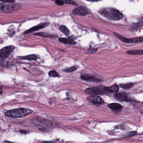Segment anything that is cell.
Instances as JSON below:
<instances>
[{
    "label": "cell",
    "mask_w": 143,
    "mask_h": 143,
    "mask_svg": "<svg viewBox=\"0 0 143 143\" xmlns=\"http://www.w3.org/2000/svg\"><path fill=\"white\" fill-rule=\"evenodd\" d=\"M34 35L37 36H40L44 37H48V38H51L53 37V35H50L47 33L45 32H38V33H35Z\"/></svg>",
    "instance_id": "ffe728a7"
},
{
    "label": "cell",
    "mask_w": 143,
    "mask_h": 143,
    "mask_svg": "<svg viewBox=\"0 0 143 143\" xmlns=\"http://www.w3.org/2000/svg\"><path fill=\"white\" fill-rule=\"evenodd\" d=\"M114 35L121 41L126 43H137L143 42V37H138L134 38H127L116 32H113Z\"/></svg>",
    "instance_id": "277c9868"
},
{
    "label": "cell",
    "mask_w": 143,
    "mask_h": 143,
    "mask_svg": "<svg viewBox=\"0 0 143 143\" xmlns=\"http://www.w3.org/2000/svg\"><path fill=\"white\" fill-rule=\"evenodd\" d=\"M126 53L129 55H143V50H137L129 51H127Z\"/></svg>",
    "instance_id": "2e32d148"
},
{
    "label": "cell",
    "mask_w": 143,
    "mask_h": 143,
    "mask_svg": "<svg viewBox=\"0 0 143 143\" xmlns=\"http://www.w3.org/2000/svg\"><path fill=\"white\" fill-rule=\"evenodd\" d=\"M19 57L21 60H27L29 61H36L37 59V56L34 54L27 55L25 56Z\"/></svg>",
    "instance_id": "9a60e30c"
},
{
    "label": "cell",
    "mask_w": 143,
    "mask_h": 143,
    "mask_svg": "<svg viewBox=\"0 0 143 143\" xmlns=\"http://www.w3.org/2000/svg\"><path fill=\"white\" fill-rule=\"evenodd\" d=\"M90 13V11H89V9L84 6L76 7L73 10L72 12V14L74 15L80 16L86 15L87 14H89Z\"/></svg>",
    "instance_id": "52a82bcc"
},
{
    "label": "cell",
    "mask_w": 143,
    "mask_h": 143,
    "mask_svg": "<svg viewBox=\"0 0 143 143\" xmlns=\"http://www.w3.org/2000/svg\"><path fill=\"white\" fill-rule=\"evenodd\" d=\"M15 47L13 45H9L2 48L0 51V57L1 61L6 58L15 49Z\"/></svg>",
    "instance_id": "8992f818"
},
{
    "label": "cell",
    "mask_w": 143,
    "mask_h": 143,
    "mask_svg": "<svg viewBox=\"0 0 143 143\" xmlns=\"http://www.w3.org/2000/svg\"><path fill=\"white\" fill-rule=\"evenodd\" d=\"M100 14L109 20L117 21L123 18V15L120 11L112 8H103L99 11Z\"/></svg>",
    "instance_id": "6da1fadb"
},
{
    "label": "cell",
    "mask_w": 143,
    "mask_h": 143,
    "mask_svg": "<svg viewBox=\"0 0 143 143\" xmlns=\"http://www.w3.org/2000/svg\"><path fill=\"white\" fill-rule=\"evenodd\" d=\"M48 75L51 77H59L60 75L56 71L54 70H51L48 73Z\"/></svg>",
    "instance_id": "ac0fdd59"
},
{
    "label": "cell",
    "mask_w": 143,
    "mask_h": 143,
    "mask_svg": "<svg viewBox=\"0 0 143 143\" xmlns=\"http://www.w3.org/2000/svg\"><path fill=\"white\" fill-rule=\"evenodd\" d=\"M108 107L115 110H120L122 109V106L118 103H113L108 104Z\"/></svg>",
    "instance_id": "5bb4252c"
},
{
    "label": "cell",
    "mask_w": 143,
    "mask_h": 143,
    "mask_svg": "<svg viewBox=\"0 0 143 143\" xmlns=\"http://www.w3.org/2000/svg\"><path fill=\"white\" fill-rule=\"evenodd\" d=\"M33 112L31 109L25 108H19L12 109L6 112V116L11 118H20L30 114Z\"/></svg>",
    "instance_id": "7a4b0ae2"
},
{
    "label": "cell",
    "mask_w": 143,
    "mask_h": 143,
    "mask_svg": "<svg viewBox=\"0 0 143 143\" xmlns=\"http://www.w3.org/2000/svg\"><path fill=\"white\" fill-rule=\"evenodd\" d=\"M1 1L4 3H13L15 2V0H1Z\"/></svg>",
    "instance_id": "d4e9b609"
},
{
    "label": "cell",
    "mask_w": 143,
    "mask_h": 143,
    "mask_svg": "<svg viewBox=\"0 0 143 143\" xmlns=\"http://www.w3.org/2000/svg\"><path fill=\"white\" fill-rule=\"evenodd\" d=\"M20 5L16 4H6L1 3L0 5V10L1 12L4 13H12L17 11L20 8Z\"/></svg>",
    "instance_id": "3957f363"
},
{
    "label": "cell",
    "mask_w": 143,
    "mask_h": 143,
    "mask_svg": "<svg viewBox=\"0 0 143 143\" xmlns=\"http://www.w3.org/2000/svg\"><path fill=\"white\" fill-rule=\"evenodd\" d=\"M88 1H93V2H96V1H100V0H87Z\"/></svg>",
    "instance_id": "4316f807"
},
{
    "label": "cell",
    "mask_w": 143,
    "mask_h": 143,
    "mask_svg": "<svg viewBox=\"0 0 143 143\" xmlns=\"http://www.w3.org/2000/svg\"><path fill=\"white\" fill-rule=\"evenodd\" d=\"M48 25H49V23H40L38 25L33 27L27 30H26L24 32V34H29V33H32V32H34L38 30L39 29L44 28L45 27H46Z\"/></svg>",
    "instance_id": "30bf717a"
},
{
    "label": "cell",
    "mask_w": 143,
    "mask_h": 143,
    "mask_svg": "<svg viewBox=\"0 0 143 143\" xmlns=\"http://www.w3.org/2000/svg\"><path fill=\"white\" fill-rule=\"evenodd\" d=\"M137 134V132H128L124 136V137H130V136H133L134 135H136Z\"/></svg>",
    "instance_id": "603a6c76"
},
{
    "label": "cell",
    "mask_w": 143,
    "mask_h": 143,
    "mask_svg": "<svg viewBox=\"0 0 143 143\" xmlns=\"http://www.w3.org/2000/svg\"><path fill=\"white\" fill-rule=\"evenodd\" d=\"M104 89L106 92H117L119 90V86L117 85H114L110 87H104Z\"/></svg>",
    "instance_id": "4fadbf2b"
},
{
    "label": "cell",
    "mask_w": 143,
    "mask_h": 143,
    "mask_svg": "<svg viewBox=\"0 0 143 143\" xmlns=\"http://www.w3.org/2000/svg\"><path fill=\"white\" fill-rule=\"evenodd\" d=\"M125 126L124 125H119V126H116L115 127V128L116 129H118V128H120V129H123V130H124L126 129L125 128Z\"/></svg>",
    "instance_id": "cb8c5ba5"
},
{
    "label": "cell",
    "mask_w": 143,
    "mask_h": 143,
    "mask_svg": "<svg viewBox=\"0 0 143 143\" xmlns=\"http://www.w3.org/2000/svg\"><path fill=\"white\" fill-rule=\"evenodd\" d=\"M59 30L62 32L64 34L66 35H68L69 34V30L68 28L65 26H61L59 27Z\"/></svg>",
    "instance_id": "e0dca14e"
},
{
    "label": "cell",
    "mask_w": 143,
    "mask_h": 143,
    "mask_svg": "<svg viewBox=\"0 0 143 143\" xmlns=\"http://www.w3.org/2000/svg\"><path fill=\"white\" fill-rule=\"evenodd\" d=\"M76 70H77V67L76 66H72V67L64 69L63 71L66 73H70V72H75Z\"/></svg>",
    "instance_id": "d6986e66"
},
{
    "label": "cell",
    "mask_w": 143,
    "mask_h": 143,
    "mask_svg": "<svg viewBox=\"0 0 143 143\" xmlns=\"http://www.w3.org/2000/svg\"><path fill=\"white\" fill-rule=\"evenodd\" d=\"M134 84L133 83H128L127 84H120L119 85V87H121V88L124 89H127L128 88L132 87L133 86Z\"/></svg>",
    "instance_id": "44dd1931"
},
{
    "label": "cell",
    "mask_w": 143,
    "mask_h": 143,
    "mask_svg": "<svg viewBox=\"0 0 143 143\" xmlns=\"http://www.w3.org/2000/svg\"><path fill=\"white\" fill-rule=\"evenodd\" d=\"M97 51V48H91L87 51V53L88 54H94L96 53Z\"/></svg>",
    "instance_id": "7402d4cb"
},
{
    "label": "cell",
    "mask_w": 143,
    "mask_h": 143,
    "mask_svg": "<svg viewBox=\"0 0 143 143\" xmlns=\"http://www.w3.org/2000/svg\"><path fill=\"white\" fill-rule=\"evenodd\" d=\"M87 99L90 102L93 103L94 104L101 105L104 104V101L100 97L96 96L94 95H92L91 96L88 97Z\"/></svg>",
    "instance_id": "ba28073f"
},
{
    "label": "cell",
    "mask_w": 143,
    "mask_h": 143,
    "mask_svg": "<svg viewBox=\"0 0 143 143\" xmlns=\"http://www.w3.org/2000/svg\"><path fill=\"white\" fill-rule=\"evenodd\" d=\"M59 41L60 42L65 44H69V45H75L76 42H75L73 39L70 38H60L59 39Z\"/></svg>",
    "instance_id": "7c38bea8"
},
{
    "label": "cell",
    "mask_w": 143,
    "mask_h": 143,
    "mask_svg": "<svg viewBox=\"0 0 143 143\" xmlns=\"http://www.w3.org/2000/svg\"><path fill=\"white\" fill-rule=\"evenodd\" d=\"M115 97L119 101H126L128 100L127 95L125 93H116L115 94Z\"/></svg>",
    "instance_id": "8fae6325"
},
{
    "label": "cell",
    "mask_w": 143,
    "mask_h": 143,
    "mask_svg": "<svg viewBox=\"0 0 143 143\" xmlns=\"http://www.w3.org/2000/svg\"><path fill=\"white\" fill-rule=\"evenodd\" d=\"M19 132L22 133V134H27V133L28 132L27 131H26L25 130H19Z\"/></svg>",
    "instance_id": "484cf974"
},
{
    "label": "cell",
    "mask_w": 143,
    "mask_h": 143,
    "mask_svg": "<svg viewBox=\"0 0 143 143\" xmlns=\"http://www.w3.org/2000/svg\"></svg>",
    "instance_id": "83f0119b"
},
{
    "label": "cell",
    "mask_w": 143,
    "mask_h": 143,
    "mask_svg": "<svg viewBox=\"0 0 143 143\" xmlns=\"http://www.w3.org/2000/svg\"><path fill=\"white\" fill-rule=\"evenodd\" d=\"M81 79L82 80H85L89 81L92 82H100L102 81L100 79L97 77L96 76L91 74H85L81 75L80 76Z\"/></svg>",
    "instance_id": "9c48e42d"
},
{
    "label": "cell",
    "mask_w": 143,
    "mask_h": 143,
    "mask_svg": "<svg viewBox=\"0 0 143 143\" xmlns=\"http://www.w3.org/2000/svg\"><path fill=\"white\" fill-rule=\"evenodd\" d=\"M86 94L91 95H97L105 93L104 87H93L88 88L85 90Z\"/></svg>",
    "instance_id": "5b68a950"
}]
</instances>
